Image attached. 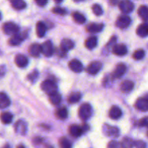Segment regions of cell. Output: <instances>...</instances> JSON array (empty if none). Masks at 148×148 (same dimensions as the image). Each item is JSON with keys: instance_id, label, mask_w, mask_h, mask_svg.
<instances>
[{"instance_id": "14", "label": "cell", "mask_w": 148, "mask_h": 148, "mask_svg": "<svg viewBox=\"0 0 148 148\" xmlns=\"http://www.w3.org/2000/svg\"><path fill=\"white\" fill-rule=\"evenodd\" d=\"M135 107L141 111H148V101L145 98H140L136 101Z\"/></svg>"}, {"instance_id": "36", "label": "cell", "mask_w": 148, "mask_h": 148, "mask_svg": "<svg viewBox=\"0 0 148 148\" xmlns=\"http://www.w3.org/2000/svg\"><path fill=\"white\" fill-rule=\"evenodd\" d=\"M92 10L94 14L97 16L102 15L103 13V10L102 7H101V5H99V4H94L92 7Z\"/></svg>"}, {"instance_id": "42", "label": "cell", "mask_w": 148, "mask_h": 148, "mask_svg": "<svg viewBox=\"0 0 148 148\" xmlns=\"http://www.w3.org/2000/svg\"><path fill=\"white\" fill-rule=\"evenodd\" d=\"M36 4L40 7H44L48 3V0H35Z\"/></svg>"}, {"instance_id": "52", "label": "cell", "mask_w": 148, "mask_h": 148, "mask_svg": "<svg viewBox=\"0 0 148 148\" xmlns=\"http://www.w3.org/2000/svg\"><path fill=\"white\" fill-rule=\"evenodd\" d=\"M75 1H82V0H75Z\"/></svg>"}, {"instance_id": "29", "label": "cell", "mask_w": 148, "mask_h": 148, "mask_svg": "<svg viewBox=\"0 0 148 148\" xmlns=\"http://www.w3.org/2000/svg\"><path fill=\"white\" fill-rule=\"evenodd\" d=\"M138 14L143 20H148V7L143 5L140 7L138 10Z\"/></svg>"}, {"instance_id": "43", "label": "cell", "mask_w": 148, "mask_h": 148, "mask_svg": "<svg viewBox=\"0 0 148 148\" xmlns=\"http://www.w3.org/2000/svg\"><path fill=\"white\" fill-rule=\"evenodd\" d=\"M81 128H82V132H86V131H88V130H89V126L88 125V124H84L83 126H82V127H81Z\"/></svg>"}, {"instance_id": "21", "label": "cell", "mask_w": 148, "mask_h": 148, "mask_svg": "<svg viewBox=\"0 0 148 148\" xmlns=\"http://www.w3.org/2000/svg\"><path fill=\"white\" fill-rule=\"evenodd\" d=\"M137 34L142 38L148 36V23H144L138 26L137 29Z\"/></svg>"}, {"instance_id": "46", "label": "cell", "mask_w": 148, "mask_h": 148, "mask_svg": "<svg viewBox=\"0 0 148 148\" xmlns=\"http://www.w3.org/2000/svg\"><path fill=\"white\" fill-rule=\"evenodd\" d=\"M17 148H25V146L23 145H20L17 146Z\"/></svg>"}, {"instance_id": "33", "label": "cell", "mask_w": 148, "mask_h": 148, "mask_svg": "<svg viewBox=\"0 0 148 148\" xmlns=\"http://www.w3.org/2000/svg\"><path fill=\"white\" fill-rule=\"evenodd\" d=\"M121 148H132L134 147V141L131 138L125 137L121 141Z\"/></svg>"}, {"instance_id": "15", "label": "cell", "mask_w": 148, "mask_h": 148, "mask_svg": "<svg viewBox=\"0 0 148 148\" xmlns=\"http://www.w3.org/2000/svg\"><path fill=\"white\" fill-rule=\"evenodd\" d=\"M104 132L106 134L107 136L112 137H118L119 136V130L117 127H111V126L106 125L104 127Z\"/></svg>"}, {"instance_id": "17", "label": "cell", "mask_w": 148, "mask_h": 148, "mask_svg": "<svg viewBox=\"0 0 148 148\" xmlns=\"http://www.w3.org/2000/svg\"><path fill=\"white\" fill-rule=\"evenodd\" d=\"M69 133L73 137L77 138V137H80L82 135L83 132H82L81 127L77 125V124H73V125H71L70 127H69Z\"/></svg>"}, {"instance_id": "13", "label": "cell", "mask_w": 148, "mask_h": 148, "mask_svg": "<svg viewBox=\"0 0 148 148\" xmlns=\"http://www.w3.org/2000/svg\"><path fill=\"white\" fill-rule=\"evenodd\" d=\"M108 115H109V117L111 119L117 120L121 117V116H122V111H121V108L119 107L116 106H114L110 109Z\"/></svg>"}, {"instance_id": "35", "label": "cell", "mask_w": 148, "mask_h": 148, "mask_svg": "<svg viewBox=\"0 0 148 148\" xmlns=\"http://www.w3.org/2000/svg\"><path fill=\"white\" fill-rule=\"evenodd\" d=\"M145 55V52L143 49H138L133 53V58L135 60H141L144 58Z\"/></svg>"}, {"instance_id": "44", "label": "cell", "mask_w": 148, "mask_h": 148, "mask_svg": "<svg viewBox=\"0 0 148 148\" xmlns=\"http://www.w3.org/2000/svg\"><path fill=\"white\" fill-rule=\"evenodd\" d=\"M119 2V0H110V3H111L112 5H116V4Z\"/></svg>"}, {"instance_id": "50", "label": "cell", "mask_w": 148, "mask_h": 148, "mask_svg": "<svg viewBox=\"0 0 148 148\" xmlns=\"http://www.w3.org/2000/svg\"><path fill=\"white\" fill-rule=\"evenodd\" d=\"M145 98H146V99H147V101H148V95H147V96H146V97H145Z\"/></svg>"}, {"instance_id": "27", "label": "cell", "mask_w": 148, "mask_h": 148, "mask_svg": "<svg viewBox=\"0 0 148 148\" xmlns=\"http://www.w3.org/2000/svg\"><path fill=\"white\" fill-rule=\"evenodd\" d=\"M82 98V95L79 92H73L69 95L68 98V102L69 103H76L79 102Z\"/></svg>"}, {"instance_id": "5", "label": "cell", "mask_w": 148, "mask_h": 148, "mask_svg": "<svg viewBox=\"0 0 148 148\" xmlns=\"http://www.w3.org/2000/svg\"><path fill=\"white\" fill-rule=\"evenodd\" d=\"M130 24H131V18L128 15H126V14L120 16L117 19L116 23L117 27L121 29L127 28Z\"/></svg>"}, {"instance_id": "3", "label": "cell", "mask_w": 148, "mask_h": 148, "mask_svg": "<svg viewBox=\"0 0 148 148\" xmlns=\"http://www.w3.org/2000/svg\"><path fill=\"white\" fill-rule=\"evenodd\" d=\"M3 31L5 34L9 35V36H14V35L18 33L19 28L18 25L15 23H12V22H7L3 25Z\"/></svg>"}, {"instance_id": "25", "label": "cell", "mask_w": 148, "mask_h": 148, "mask_svg": "<svg viewBox=\"0 0 148 148\" xmlns=\"http://www.w3.org/2000/svg\"><path fill=\"white\" fill-rule=\"evenodd\" d=\"M97 44H98V39L95 36H91V37L88 38L85 40V46L88 49H93L94 48L96 47Z\"/></svg>"}, {"instance_id": "37", "label": "cell", "mask_w": 148, "mask_h": 148, "mask_svg": "<svg viewBox=\"0 0 148 148\" xmlns=\"http://www.w3.org/2000/svg\"><path fill=\"white\" fill-rule=\"evenodd\" d=\"M38 76H39L38 72L37 70H35L33 71V72H32L31 73L29 74L28 76H27V78H28V79L30 81V82H35V81L38 79Z\"/></svg>"}, {"instance_id": "9", "label": "cell", "mask_w": 148, "mask_h": 148, "mask_svg": "<svg viewBox=\"0 0 148 148\" xmlns=\"http://www.w3.org/2000/svg\"><path fill=\"white\" fill-rule=\"evenodd\" d=\"M126 71H127V66L124 64H119L116 67L115 70L114 71V72L112 73V77L114 79H119V78H121L123 75L125 74Z\"/></svg>"}, {"instance_id": "7", "label": "cell", "mask_w": 148, "mask_h": 148, "mask_svg": "<svg viewBox=\"0 0 148 148\" xmlns=\"http://www.w3.org/2000/svg\"><path fill=\"white\" fill-rule=\"evenodd\" d=\"M40 46H41V53L46 57H50L53 55V44L50 40L44 42L43 44L40 45Z\"/></svg>"}, {"instance_id": "51", "label": "cell", "mask_w": 148, "mask_h": 148, "mask_svg": "<svg viewBox=\"0 0 148 148\" xmlns=\"http://www.w3.org/2000/svg\"><path fill=\"white\" fill-rule=\"evenodd\" d=\"M1 19V12H0V20Z\"/></svg>"}, {"instance_id": "22", "label": "cell", "mask_w": 148, "mask_h": 148, "mask_svg": "<svg viewBox=\"0 0 148 148\" xmlns=\"http://www.w3.org/2000/svg\"><path fill=\"white\" fill-rule=\"evenodd\" d=\"M134 84L131 80H125L121 84L120 89L123 92H129L132 91L134 88Z\"/></svg>"}, {"instance_id": "49", "label": "cell", "mask_w": 148, "mask_h": 148, "mask_svg": "<svg viewBox=\"0 0 148 148\" xmlns=\"http://www.w3.org/2000/svg\"><path fill=\"white\" fill-rule=\"evenodd\" d=\"M10 1H11V2H12V1H16V0H10Z\"/></svg>"}, {"instance_id": "20", "label": "cell", "mask_w": 148, "mask_h": 148, "mask_svg": "<svg viewBox=\"0 0 148 148\" xmlns=\"http://www.w3.org/2000/svg\"><path fill=\"white\" fill-rule=\"evenodd\" d=\"M74 46H75V44H74L72 40H71L70 39H63L62 42H61V49L64 52H66L72 49Z\"/></svg>"}, {"instance_id": "30", "label": "cell", "mask_w": 148, "mask_h": 148, "mask_svg": "<svg viewBox=\"0 0 148 148\" xmlns=\"http://www.w3.org/2000/svg\"><path fill=\"white\" fill-rule=\"evenodd\" d=\"M72 17H73L74 20L77 23H78V24H84L85 23V21H86V18H85V16L82 14H81V13L77 12L73 13Z\"/></svg>"}, {"instance_id": "23", "label": "cell", "mask_w": 148, "mask_h": 148, "mask_svg": "<svg viewBox=\"0 0 148 148\" xmlns=\"http://www.w3.org/2000/svg\"><path fill=\"white\" fill-rule=\"evenodd\" d=\"M46 32V26L43 22L39 21L36 24V33L39 38H43Z\"/></svg>"}, {"instance_id": "48", "label": "cell", "mask_w": 148, "mask_h": 148, "mask_svg": "<svg viewBox=\"0 0 148 148\" xmlns=\"http://www.w3.org/2000/svg\"><path fill=\"white\" fill-rule=\"evenodd\" d=\"M46 148H53V146H51V145H47L46 147Z\"/></svg>"}, {"instance_id": "34", "label": "cell", "mask_w": 148, "mask_h": 148, "mask_svg": "<svg viewBox=\"0 0 148 148\" xmlns=\"http://www.w3.org/2000/svg\"><path fill=\"white\" fill-rule=\"evenodd\" d=\"M59 145L60 148H72V143L66 137H62L59 140Z\"/></svg>"}, {"instance_id": "31", "label": "cell", "mask_w": 148, "mask_h": 148, "mask_svg": "<svg viewBox=\"0 0 148 148\" xmlns=\"http://www.w3.org/2000/svg\"><path fill=\"white\" fill-rule=\"evenodd\" d=\"M56 115L59 119H66L68 116V111L67 109L66 108V107H62V108H59V109L56 111Z\"/></svg>"}, {"instance_id": "19", "label": "cell", "mask_w": 148, "mask_h": 148, "mask_svg": "<svg viewBox=\"0 0 148 148\" xmlns=\"http://www.w3.org/2000/svg\"><path fill=\"white\" fill-rule=\"evenodd\" d=\"M14 130H15V132L17 133L22 134V135H24L25 134L26 131H27V126H26V124L24 121H22V120H19L15 124Z\"/></svg>"}, {"instance_id": "40", "label": "cell", "mask_w": 148, "mask_h": 148, "mask_svg": "<svg viewBox=\"0 0 148 148\" xmlns=\"http://www.w3.org/2000/svg\"><path fill=\"white\" fill-rule=\"evenodd\" d=\"M119 144L118 142L115 140H111L108 144V148H119Z\"/></svg>"}, {"instance_id": "45", "label": "cell", "mask_w": 148, "mask_h": 148, "mask_svg": "<svg viewBox=\"0 0 148 148\" xmlns=\"http://www.w3.org/2000/svg\"><path fill=\"white\" fill-rule=\"evenodd\" d=\"M62 1H63V0H54L55 2L58 3V4H59V3H61Z\"/></svg>"}, {"instance_id": "24", "label": "cell", "mask_w": 148, "mask_h": 148, "mask_svg": "<svg viewBox=\"0 0 148 148\" xmlns=\"http://www.w3.org/2000/svg\"><path fill=\"white\" fill-rule=\"evenodd\" d=\"M10 105V100L7 94L0 92V108H6Z\"/></svg>"}, {"instance_id": "47", "label": "cell", "mask_w": 148, "mask_h": 148, "mask_svg": "<svg viewBox=\"0 0 148 148\" xmlns=\"http://www.w3.org/2000/svg\"><path fill=\"white\" fill-rule=\"evenodd\" d=\"M2 148H11V147H10V145H4Z\"/></svg>"}, {"instance_id": "32", "label": "cell", "mask_w": 148, "mask_h": 148, "mask_svg": "<svg viewBox=\"0 0 148 148\" xmlns=\"http://www.w3.org/2000/svg\"><path fill=\"white\" fill-rule=\"evenodd\" d=\"M12 6L15 10H21L25 8L26 3L23 0H16V1L12 2Z\"/></svg>"}, {"instance_id": "16", "label": "cell", "mask_w": 148, "mask_h": 148, "mask_svg": "<svg viewBox=\"0 0 148 148\" xmlns=\"http://www.w3.org/2000/svg\"><path fill=\"white\" fill-rule=\"evenodd\" d=\"M29 53L33 57H38L41 53V46L38 43H33L29 48Z\"/></svg>"}, {"instance_id": "10", "label": "cell", "mask_w": 148, "mask_h": 148, "mask_svg": "<svg viewBox=\"0 0 148 148\" xmlns=\"http://www.w3.org/2000/svg\"><path fill=\"white\" fill-rule=\"evenodd\" d=\"M69 67L72 72L79 73L83 70V65L77 59H73L69 63Z\"/></svg>"}, {"instance_id": "12", "label": "cell", "mask_w": 148, "mask_h": 148, "mask_svg": "<svg viewBox=\"0 0 148 148\" xmlns=\"http://www.w3.org/2000/svg\"><path fill=\"white\" fill-rule=\"evenodd\" d=\"M14 62L18 67L24 68L28 64V59L25 55L17 54L14 58Z\"/></svg>"}, {"instance_id": "11", "label": "cell", "mask_w": 148, "mask_h": 148, "mask_svg": "<svg viewBox=\"0 0 148 148\" xmlns=\"http://www.w3.org/2000/svg\"><path fill=\"white\" fill-rule=\"evenodd\" d=\"M113 53L116 56H122L127 53V48L124 44H115L113 47Z\"/></svg>"}, {"instance_id": "4", "label": "cell", "mask_w": 148, "mask_h": 148, "mask_svg": "<svg viewBox=\"0 0 148 148\" xmlns=\"http://www.w3.org/2000/svg\"><path fill=\"white\" fill-rule=\"evenodd\" d=\"M119 6L121 11L124 14L132 12L134 8V4L130 0H121L119 2Z\"/></svg>"}, {"instance_id": "8", "label": "cell", "mask_w": 148, "mask_h": 148, "mask_svg": "<svg viewBox=\"0 0 148 148\" xmlns=\"http://www.w3.org/2000/svg\"><path fill=\"white\" fill-rule=\"evenodd\" d=\"M26 38V34L25 33H17L12 36L9 40V44L12 46H18L24 40V39Z\"/></svg>"}, {"instance_id": "18", "label": "cell", "mask_w": 148, "mask_h": 148, "mask_svg": "<svg viewBox=\"0 0 148 148\" xmlns=\"http://www.w3.org/2000/svg\"><path fill=\"white\" fill-rule=\"evenodd\" d=\"M103 29V25L101 23H92L87 26V30L90 33H96L101 32Z\"/></svg>"}, {"instance_id": "2", "label": "cell", "mask_w": 148, "mask_h": 148, "mask_svg": "<svg viewBox=\"0 0 148 148\" xmlns=\"http://www.w3.org/2000/svg\"><path fill=\"white\" fill-rule=\"evenodd\" d=\"M40 87H41V89L49 95H51L53 92H57L56 91L57 90V86L51 80H49V79L44 80L40 85Z\"/></svg>"}, {"instance_id": "39", "label": "cell", "mask_w": 148, "mask_h": 148, "mask_svg": "<svg viewBox=\"0 0 148 148\" xmlns=\"http://www.w3.org/2000/svg\"><path fill=\"white\" fill-rule=\"evenodd\" d=\"M134 146L136 148H146L147 145L143 140H137L134 142Z\"/></svg>"}, {"instance_id": "38", "label": "cell", "mask_w": 148, "mask_h": 148, "mask_svg": "<svg viewBox=\"0 0 148 148\" xmlns=\"http://www.w3.org/2000/svg\"><path fill=\"white\" fill-rule=\"evenodd\" d=\"M53 12L55 14H60V15H64L66 14V10L64 8H62V7H54L53 9Z\"/></svg>"}, {"instance_id": "1", "label": "cell", "mask_w": 148, "mask_h": 148, "mask_svg": "<svg viewBox=\"0 0 148 148\" xmlns=\"http://www.w3.org/2000/svg\"><path fill=\"white\" fill-rule=\"evenodd\" d=\"M92 107L89 103H83L79 108V116L83 121L89 119L92 116Z\"/></svg>"}, {"instance_id": "6", "label": "cell", "mask_w": 148, "mask_h": 148, "mask_svg": "<svg viewBox=\"0 0 148 148\" xmlns=\"http://www.w3.org/2000/svg\"><path fill=\"white\" fill-rule=\"evenodd\" d=\"M101 68H102L101 62H98V61H95V62H92V63L88 65L86 69V72L90 75H95L100 72Z\"/></svg>"}, {"instance_id": "26", "label": "cell", "mask_w": 148, "mask_h": 148, "mask_svg": "<svg viewBox=\"0 0 148 148\" xmlns=\"http://www.w3.org/2000/svg\"><path fill=\"white\" fill-rule=\"evenodd\" d=\"M0 119L3 124H9L12 121L13 116L10 112H4L0 116Z\"/></svg>"}, {"instance_id": "53", "label": "cell", "mask_w": 148, "mask_h": 148, "mask_svg": "<svg viewBox=\"0 0 148 148\" xmlns=\"http://www.w3.org/2000/svg\"><path fill=\"white\" fill-rule=\"evenodd\" d=\"M147 137H148V132H147Z\"/></svg>"}, {"instance_id": "41", "label": "cell", "mask_w": 148, "mask_h": 148, "mask_svg": "<svg viewBox=\"0 0 148 148\" xmlns=\"http://www.w3.org/2000/svg\"><path fill=\"white\" fill-rule=\"evenodd\" d=\"M140 125L141 127H145L148 128V117H145L140 121Z\"/></svg>"}, {"instance_id": "28", "label": "cell", "mask_w": 148, "mask_h": 148, "mask_svg": "<svg viewBox=\"0 0 148 148\" xmlns=\"http://www.w3.org/2000/svg\"><path fill=\"white\" fill-rule=\"evenodd\" d=\"M49 101L53 105H58L62 101V95L58 92H55L49 95Z\"/></svg>"}]
</instances>
